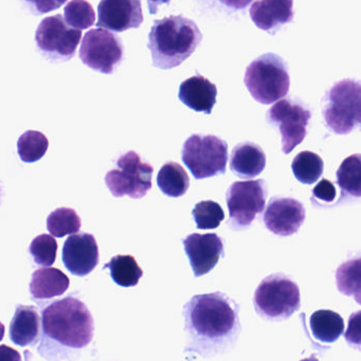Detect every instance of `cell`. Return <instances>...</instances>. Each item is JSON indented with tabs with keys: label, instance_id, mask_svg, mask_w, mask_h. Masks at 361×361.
I'll use <instances>...</instances> for the list:
<instances>
[{
	"label": "cell",
	"instance_id": "ac0fdd59",
	"mask_svg": "<svg viewBox=\"0 0 361 361\" xmlns=\"http://www.w3.org/2000/svg\"><path fill=\"white\" fill-rule=\"evenodd\" d=\"M216 86L200 75L185 80L179 87V100L189 109L206 115L212 113L216 103Z\"/></svg>",
	"mask_w": 361,
	"mask_h": 361
},
{
	"label": "cell",
	"instance_id": "ffe728a7",
	"mask_svg": "<svg viewBox=\"0 0 361 361\" xmlns=\"http://www.w3.org/2000/svg\"><path fill=\"white\" fill-rule=\"evenodd\" d=\"M71 285V279L58 268H39L31 279L30 293L33 300L44 301L64 295Z\"/></svg>",
	"mask_w": 361,
	"mask_h": 361
},
{
	"label": "cell",
	"instance_id": "484cf974",
	"mask_svg": "<svg viewBox=\"0 0 361 361\" xmlns=\"http://www.w3.org/2000/svg\"><path fill=\"white\" fill-rule=\"evenodd\" d=\"M336 282L340 293L354 297L361 305V257L340 265L336 271Z\"/></svg>",
	"mask_w": 361,
	"mask_h": 361
},
{
	"label": "cell",
	"instance_id": "5b68a950",
	"mask_svg": "<svg viewBox=\"0 0 361 361\" xmlns=\"http://www.w3.org/2000/svg\"><path fill=\"white\" fill-rule=\"evenodd\" d=\"M325 123L334 133L346 135L361 128V83L342 80L325 94L323 105Z\"/></svg>",
	"mask_w": 361,
	"mask_h": 361
},
{
	"label": "cell",
	"instance_id": "8992f818",
	"mask_svg": "<svg viewBox=\"0 0 361 361\" xmlns=\"http://www.w3.org/2000/svg\"><path fill=\"white\" fill-rule=\"evenodd\" d=\"M253 302L257 314L265 320H286L301 305L300 289L287 276L272 274L262 281Z\"/></svg>",
	"mask_w": 361,
	"mask_h": 361
},
{
	"label": "cell",
	"instance_id": "6da1fadb",
	"mask_svg": "<svg viewBox=\"0 0 361 361\" xmlns=\"http://www.w3.org/2000/svg\"><path fill=\"white\" fill-rule=\"evenodd\" d=\"M238 304L225 293L194 295L183 306L185 352L211 358L231 350L240 333Z\"/></svg>",
	"mask_w": 361,
	"mask_h": 361
},
{
	"label": "cell",
	"instance_id": "d6986e66",
	"mask_svg": "<svg viewBox=\"0 0 361 361\" xmlns=\"http://www.w3.org/2000/svg\"><path fill=\"white\" fill-rule=\"evenodd\" d=\"M293 0H257L250 8L251 20L257 28L270 31L293 22Z\"/></svg>",
	"mask_w": 361,
	"mask_h": 361
},
{
	"label": "cell",
	"instance_id": "2e32d148",
	"mask_svg": "<svg viewBox=\"0 0 361 361\" xmlns=\"http://www.w3.org/2000/svg\"><path fill=\"white\" fill-rule=\"evenodd\" d=\"M304 221L305 209L293 198H271L264 213L266 228L280 236L293 235Z\"/></svg>",
	"mask_w": 361,
	"mask_h": 361
},
{
	"label": "cell",
	"instance_id": "5bb4252c",
	"mask_svg": "<svg viewBox=\"0 0 361 361\" xmlns=\"http://www.w3.org/2000/svg\"><path fill=\"white\" fill-rule=\"evenodd\" d=\"M97 26L116 32L137 29L143 23L141 0H101Z\"/></svg>",
	"mask_w": 361,
	"mask_h": 361
},
{
	"label": "cell",
	"instance_id": "f1b7e54d",
	"mask_svg": "<svg viewBox=\"0 0 361 361\" xmlns=\"http://www.w3.org/2000/svg\"><path fill=\"white\" fill-rule=\"evenodd\" d=\"M81 219L73 209L59 208L50 213L47 219V229L56 238H64L68 234L78 233L81 229Z\"/></svg>",
	"mask_w": 361,
	"mask_h": 361
},
{
	"label": "cell",
	"instance_id": "52a82bcc",
	"mask_svg": "<svg viewBox=\"0 0 361 361\" xmlns=\"http://www.w3.org/2000/svg\"><path fill=\"white\" fill-rule=\"evenodd\" d=\"M181 157L194 178H210L225 174L228 145L223 139L212 135H192L183 145Z\"/></svg>",
	"mask_w": 361,
	"mask_h": 361
},
{
	"label": "cell",
	"instance_id": "603a6c76",
	"mask_svg": "<svg viewBox=\"0 0 361 361\" xmlns=\"http://www.w3.org/2000/svg\"><path fill=\"white\" fill-rule=\"evenodd\" d=\"M157 185L169 197H180L190 188V177L185 169L177 162H166L160 169Z\"/></svg>",
	"mask_w": 361,
	"mask_h": 361
},
{
	"label": "cell",
	"instance_id": "d6a6232c",
	"mask_svg": "<svg viewBox=\"0 0 361 361\" xmlns=\"http://www.w3.org/2000/svg\"><path fill=\"white\" fill-rule=\"evenodd\" d=\"M344 337L348 345L361 350V310L350 314Z\"/></svg>",
	"mask_w": 361,
	"mask_h": 361
},
{
	"label": "cell",
	"instance_id": "1f68e13d",
	"mask_svg": "<svg viewBox=\"0 0 361 361\" xmlns=\"http://www.w3.org/2000/svg\"><path fill=\"white\" fill-rule=\"evenodd\" d=\"M33 261L42 267H49L56 262L58 253V243L54 235L41 234L37 236L29 247Z\"/></svg>",
	"mask_w": 361,
	"mask_h": 361
},
{
	"label": "cell",
	"instance_id": "4316f807",
	"mask_svg": "<svg viewBox=\"0 0 361 361\" xmlns=\"http://www.w3.org/2000/svg\"><path fill=\"white\" fill-rule=\"evenodd\" d=\"M295 178L304 185H312L318 181L324 170L322 158L312 152H301L291 164Z\"/></svg>",
	"mask_w": 361,
	"mask_h": 361
},
{
	"label": "cell",
	"instance_id": "e575fe53",
	"mask_svg": "<svg viewBox=\"0 0 361 361\" xmlns=\"http://www.w3.org/2000/svg\"><path fill=\"white\" fill-rule=\"evenodd\" d=\"M312 195L317 200L324 202H334L336 197V188L329 179H322L312 190Z\"/></svg>",
	"mask_w": 361,
	"mask_h": 361
},
{
	"label": "cell",
	"instance_id": "83f0119b",
	"mask_svg": "<svg viewBox=\"0 0 361 361\" xmlns=\"http://www.w3.org/2000/svg\"><path fill=\"white\" fill-rule=\"evenodd\" d=\"M49 140L43 133L27 130L18 141V153L22 161L33 164L39 161L47 153Z\"/></svg>",
	"mask_w": 361,
	"mask_h": 361
},
{
	"label": "cell",
	"instance_id": "4dcf8cb0",
	"mask_svg": "<svg viewBox=\"0 0 361 361\" xmlns=\"http://www.w3.org/2000/svg\"><path fill=\"white\" fill-rule=\"evenodd\" d=\"M194 221L198 229H216L225 219V212L221 204L213 200L198 202L192 211Z\"/></svg>",
	"mask_w": 361,
	"mask_h": 361
},
{
	"label": "cell",
	"instance_id": "9c48e42d",
	"mask_svg": "<svg viewBox=\"0 0 361 361\" xmlns=\"http://www.w3.org/2000/svg\"><path fill=\"white\" fill-rule=\"evenodd\" d=\"M266 196L267 187L263 179L232 183L226 195L230 216L228 226L235 231L250 227L265 209Z\"/></svg>",
	"mask_w": 361,
	"mask_h": 361
},
{
	"label": "cell",
	"instance_id": "e0dca14e",
	"mask_svg": "<svg viewBox=\"0 0 361 361\" xmlns=\"http://www.w3.org/2000/svg\"><path fill=\"white\" fill-rule=\"evenodd\" d=\"M43 333V321L35 306L18 305L10 323V339L16 345L35 346Z\"/></svg>",
	"mask_w": 361,
	"mask_h": 361
},
{
	"label": "cell",
	"instance_id": "44dd1931",
	"mask_svg": "<svg viewBox=\"0 0 361 361\" xmlns=\"http://www.w3.org/2000/svg\"><path fill=\"white\" fill-rule=\"evenodd\" d=\"M265 166V153L255 143H240L232 151L230 169L240 178H255L263 172Z\"/></svg>",
	"mask_w": 361,
	"mask_h": 361
},
{
	"label": "cell",
	"instance_id": "7c38bea8",
	"mask_svg": "<svg viewBox=\"0 0 361 361\" xmlns=\"http://www.w3.org/2000/svg\"><path fill=\"white\" fill-rule=\"evenodd\" d=\"M312 113L308 109L285 99L276 102L269 109L267 119L280 130L283 153H290L302 143L307 134L306 128Z\"/></svg>",
	"mask_w": 361,
	"mask_h": 361
},
{
	"label": "cell",
	"instance_id": "3957f363",
	"mask_svg": "<svg viewBox=\"0 0 361 361\" xmlns=\"http://www.w3.org/2000/svg\"><path fill=\"white\" fill-rule=\"evenodd\" d=\"M202 39V32L193 20L183 16H172L155 20L149 35L147 48L154 66L169 71L187 61Z\"/></svg>",
	"mask_w": 361,
	"mask_h": 361
},
{
	"label": "cell",
	"instance_id": "4fadbf2b",
	"mask_svg": "<svg viewBox=\"0 0 361 361\" xmlns=\"http://www.w3.org/2000/svg\"><path fill=\"white\" fill-rule=\"evenodd\" d=\"M62 259L65 267L73 276H88L100 262L96 238L85 232L69 236L63 247Z\"/></svg>",
	"mask_w": 361,
	"mask_h": 361
},
{
	"label": "cell",
	"instance_id": "8fae6325",
	"mask_svg": "<svg viewBox=\"0 0 361 361\" xmlns=\"http://www.w3.org/2000/svg\"><path fill=\"white\" fill-rule=\"evenodd\" d=\"M120 37L103 28L88 31L82 42L79 56L83 64L104 75L115 73L123 60Z\"/></svg>",
	"mask_w": 361,
	"mask_h": 361
},
{
	"label": "cell",
	"instance_id": "f546056e",
	"mask_svg": "<svg viewBox=\"0 0 361 361\" xmlns=\"http://www.w3.org/2000/svg\"><path fill=\"white\" fill-rule=\"evenodd\" d=\"M67 24L73 28L84 30L96 23V12L87 0H71L64 9Z\"/></svg>",
	"mask_w": 361,
	"mask_h": 361
},
{
	"label": "cell",
	"instance_id": "9a60e30c",
	"mask_svg": "<svg viewBox=\"0 0 361 361\" xmlns=\"http://www.w3.org/2000/svg\"><path fill=\"white\" fill-rule=\"evenodd\" d=\"M194 276L209 274L224 257L223 240L215 233H192L183 240Z\"/></svg>",
	"mask_w": 361,
	"mask_h": 361
},
{
	"label": "cell",
	"instance_id": "836d02e7",
	"mask_svg": "<svg viewBox=\"0 0 361 361\" xmlns=\"http://www.w3.org/2000/svg\"><path fill=\"white\" fill-rule=\"evenodd\" d=\"M27 7L35 16L49 13L62 7L68 0H24Z\"/></svg>",
	"mask_w": 361,
	"mask_h": 361
},
{
	"label": "cell",
	"instance_id": "8d00e7d4",
	"mask_svg": "<svg viewBox=\"0 0 361 361\" xmlns=\"http://www.w3.org/2000/svg\"><path fill=\"white\" fill-rule=\"evenodd\" d=\"M170 1L171 0H147L149 13H157L158 8H159V6L164 5V4H170Z\"/></svg>",
	"mask_w": 361,
	"mask_h": 361
},
{
	"label": "cell",
	"instance_id": "30bf717a",
	"mask_svg": "<svg viewBox=\"0 0 361 361\" xmlns=\"http://www.w3.org/2000/svg\"><path fill=\"white\" fill-rule=\"evenodd\" d=\"M82 30L67 24L62 16L44 18L35 32L39 51L51 62H67L75 56Z\"/></svg>",
	"mask_w": 361,
	"mask_h": 361
},
{
	"label": "cell",
	"instance_id": "d4e9b609",
	"mask_svg": "<svg viewBox=\"0 0 361 361\" xmlns=\"http://www.w3.org/2000/svg\"><path fill=\"white\" fill-rule=\"evenodd\" d=\"M336 176L342 194L361 198V154H355L344 159Z\"/></svg>",
	"mask_w": 361,
	"mask_h": 361
},
{
	"label": "cell",
	"instance_id": "d590c367",
	"mask_svg": "<svg viewBox=\"0 0 361 361\" xmlns=\"http://www.w3.org/2000/svg\"><path fill=\"white\" fill-rule=\"evenodd\" d=\"M219 1L231 9L240 10L248 7L252 0H219Z\"/></svg>",
	"mask_w": 361,
	"mask_h": 361
},
{
	"label": "cell",
	"instance_id": "7a4b0ae2",
	"mask_svg": "<svg viewBox=\"0 0 361 361\" xmlns=\"http://www.w3.org/2000/svg\"><path fill=\"white\" fill-rule=\"evenodd\" d=\"M42 321L37 352L47 360L80 358L94 339V318L75 293L47 304L42 310Z\"/></svg>",
	"mask_w": 361,
	"mask_h": 361
},
{
	"label": "cell",
	"instance_id": "7402d4cb",
	"mask_svg": "<svg viewBox=\"0 0 361 361\" xmlns=\"http://www.w3.org/2000/svg\"><path fill=\"white\" fill-rule=\"evenodd\" d=\"M312 335L324 343H331L339 339L343 334L344 321L342 317L333 310H317L310 319Z\"/></svg>",
	"mask_w": 361,
	"mask_h": 361
},
{
	"label": "cell",
	"instance_id": "ba28073f",
	"mask_svg": "<svg viewBox=\"0 0 361 361\" xmlns=\"http://www.w3.org/2000/svg\"><path fill=\"white\" fill-rule=\"evenodd\" d=\"M118 169L109 171L105 183L115 197L128 195L133 200H140L152 189L153 166L141 160L136 152L130 151L117 160Z\"/></svg>",
	"mask_w": 361,
	"mask_h": 361
},
{
	"label": "cell",
	"instance_id": "277c9868",
	"mask_svg": "<svg viewBox=\"0 0 361 361\" xmlns=\"http://www.w3.org/2000/svg\"><path fill=\"white\" fill-rule=\"evenodd\" d=\"M244 82L251 96L262 104H271L284 98L290 86L286 64L274 54L253 61L247 67Z\"/></svg>",
	"mask_w": 361,
	"mask_h": 361
},
{
	"label": "cell",
	"instance_id": "cb8c5ba5",
	"mask_svg": "<svg viewBox=\"0 0 361 361\" xmlns=\"http://www.w3.org/2000/svg\"><path fill=\"white\" fill-rule=\"evenodd\" d=\"M109 269L111 279L121 287H134L143 276V270L133 255H116L103 266Z\"/></svg>",
	"mask_w": 361,
	"mask_h": 361
}]
</instances>
